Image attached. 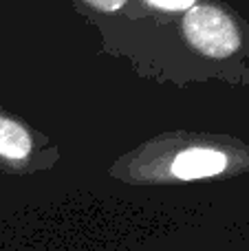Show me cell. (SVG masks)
Masks as SVG:
<instances>
[{
	"label": "cell",
	"instance_id": "3957f363",
	"mask_svg": "<svg viewBox=\"0 0 249 251\" xmlns=\"http://www.w3.org/2000/svg\"><path fill=\"white\" fill-rule=\"evenodd\" d=\"M31 148H33L31 134L26 132L25 126L0 115V156L11 163H20L29 159Z\"/></svg>",
	"mask_w": 249,
	"mask_h": 251
},
{
	"label": "cell",
	"instance_id": "277c9868",
	"mask_svg": "<svg viewBox=\"0 0 249 251\" xmlns=\"http://www.w3.org/2000/svg\"><path fill=\"white\" fill-rule=\"evenodd\" d=\"M150 4L161 9H170V11H181V9H192L197 0H148Z\"/></svg>",
	"mask_w": 249,
	"mask_h": 251
},
{
	"label": "cell",
	"instance_id": "7a4b0ae2",
	"mask_svg": "<svg viewBox=\"0 0 249 251\" xmlns=\"http://www.w3.org/2000/svg\"><path fill=\"white\" fill-rule=\"evenodd\" d=\"M227 165L229 159L225 152L214 150V148H190L172 161L170 172L181 181H194V178L216 176L225 172Z\"/></svg>",
	"mask_w": 249,
	"mask_h": 251
},
{
	"label": "cell",
	"instance_id": "5b68a950",
	"mask_svg": "<svg viewBox=\"0 0 249 251\" xmlns=\"http://www.w3.org/2000/svg\"><path fill=\"white\" fill-rule=\"evenodd\" d=\"M86 2L91 4V7L100 9V11L110 13V11H117V9H122L126 0H86Z\"/></svg>",
	"mask_w": 249,
	"mask_h": 251
},
{
	"label": "cell",
	"instance_id": "6da1fadb",
	"mask_svg": "<svg viewBox=\"0 0 249 251\" xmlns=\"http://www.w3.org/2000/svg\"><path fill=\"white\" fill-rule=\"evenodd\" d=\"M183 29L190 44L207 57H227L241 44L234 20L210 4H197L188 11Z\"/></svg>",
	"mask_w": 249,
	"mask_h": 251
}]
</instances>
